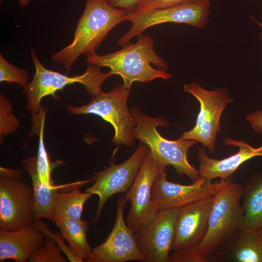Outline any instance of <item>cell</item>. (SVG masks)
Masks as SVG:
<instances>
[{"label": "cell", "mask_w": 262, "mask_h": 262, "mask_svg": "<svg viewBox=\"0 0 262 262\" xmlns=\"http://www.w3.org/2000/svg\"><path fill=\"white\" fill-rule=\"evenodd\" d=\"M153 38L143 34L134 43H130L117 50L104 55L87 56L88 64L110 68L111 75L120 76L123 85L131 89L134 82H151L156 79L166 80L172 77L168 63L158 55Z\"/></svg>", "instance_id": "obj_1"}, {"label": "cell", "mask_w": 262, "mask_h": 262, "mask_svg": "<svg viewBox=\"0 0 262 262\" xmlns=\"http://www.w3.org/2000/svg\"><path fill=\"white\" fill-rule=\"evenodd\" d=\"M126 15L123 10L113 7L107 0H86L72 42L54 54L52 60L62 64L68 75L80 56L96 53L109 32L125 21Z\"/></svg>", "instance_id": "obj_2"}, {"label": "cell", "mask_w": 262, "mask_h": 262, "mask_svg": "<svg viewBox=\"0 0 262 262\" xmlns=\"http://www.w3.org/2000/svg\"><path fill=\"white\" fill-rule=\"evenodd\" d=\"M243 186L230 177L221 180L214 196L205 236L196 249L193 262H205L213 252L235 235L243 226L244 211L240 199Z\"/></svg>", "instance_id": "obj_3"}, {"label": "cell", "mask_w": 262, "mask_h": 262, "mask_svg": "<svg viewBox=\"0 0 262 262\" xmlns=\"http://www.w3.org/2000/svg\"><path fill=\"white\" fill-rule=\"evenodd\" d=\"M31 56L35 68L33 80L23 87L22 92L27 101V109L32 115L33 125L37 126L45 115L41 108V99L47 96L57 98L55 93L66 86L75 83L82 84L91 97L102 91L101 86L111 74L103 72L101 67L88 64L82 74L69 76L46 68L36 56L35 50L30 48Z\"/></svg>", "instance_id": "obj_4"}, {"label": "cell", "mask_w": 262, "mask_h": 262, "mask_svg": "<svg viewBox=\"0 0 262 262\" xmlns=\"http://www.w3.org/2000/svg\"><path fill=\"white\" fill-rule=\"evenodd\" d=\"M131 111L137 122L132 132L134 139L146 145L163 164L172 165L179 175H186L193 182L200 178L198 170L190 164L187 157L189 148L198 143L196 141L181 137L174 140L164 138L157 127L168 124L165 118L147 115L136 107Z\"/></svg>", "instance_id": "obj_5"}, {"label": "cell", "mask_w": 262, "mask_h": 262, "mask_svg": "<svg viewBox=\"0 0 262 262\" xmlns=\"http://www.w3.org/2000/svg\"><path fill=\"white\" fill-rule=\"evenodd\" d=\"M130 90L123 84L116 85L107 93L101 91L91 97L90 101L85 105H67V111L70 115L94 114L101 117L114 129L113 143L131 147L134 140L132 132L137 122L127 106Z\"/></svg>", "instance_id": "obj_6"}, {"label": "cell", "mask_w": 262, "mask_h": 262, "mask_svg": "<svg viewBox=\"0 0 262 262\" xmlns=\"http://www.w3.org/2000/svg\"><path fill=\"white\" fill-rule=\"evenodd\" d=\"M183 90L197 100L200 110L195 126L191 130L183 132L180 137L196 140L207 147L211 153H213L217 134L220 131L222 113L233 99L230 96L229 90L224 87L209 90L199 83L192 82L184 84Z\"/></svg>", "instance_id": "obj_7"}, {"label": "cell", "mask_w": 262, "mask_h": 262, "mask_svg": "<svg viewBox=\"0 0 262 262\" xmlns=\"http://www.w3.org/2000/svg\"><path fill=\"white\" fill-rule=\"evenodd\" d=\"M214 196L180 208L177 215L169 262H193L194 252L206 233Z\"/></svg>", "instance_id": "obj_8"}, {"label": "cell", "mask_w": 262, "mask_h": 262, "mask_svg": "<svg viewBox=\"0 0 262 262\" xmlns=\"http://www.w3.org/2000/svg\"><path fill=\"white\" fill-rule=\"evenodd\" d=\"M166 167L149 150L126 193L131 206L125 221L134 233L150 224L159 212L153 200V186L158 176Z\"/></svg>", "instance_id": "obj_9"}, {"label": "cell", "mask_w": 262, "mask_h": 262, "mask_svg": "<svg viewBox=\"0 0 262 262\" xmlns=\"http://www.w3.org/2000/svg\"><path fill=\"white\" fill-rule=\"evenodd\" d=\"M210 1H203L173 7L155 10L147 12H135L126 14L125 20L130 22V29L117 42L125 46L135 36L143 34L148 28L164 23L187 24L203 29L209 21Z\"/></svg>", "instance_id": "obj_10"}, {"label": "cell", "mask_w": 262, "mask_h": 262, "mask_svg": "<svg viewBox=\"0 0 262 262\" xmlns=\"http://www.w3.org/2000/svg\"><path fill=\"white\" fill-rule=\"evenodd\" d=\"M149 151L148 147L140 142L132 154L124 162L115 163V151L109 162L110 166L95 173V183L86 192L99 197L97 212L92 221L96 225L107 201L118 193H127L132 185L140 168Z\"/></svg>", "instance_id": "obj_11"}, {"label": "cell", "mask_w": 262, "mask_h": 262, "mask_svg": "<svg viewBox=\"0 0 262 262\" xmlns=\"http://www.w3.org/2000/svg\"><path fill=\"white\" fill-rule=\"evenodd\" d=\"M21 179L0 175V230H15L34 221L33 188Z\"/></svg>", "instance_id": "obj_12"}, {"label": "cell", "mask_w": 262, "mask_h": 262, "mask_svg": "<svg viewBox=\"0 0 262 262\" xmlns=\"http://www.w3.org/2000/svg\"><path fill=\"white\" fill-rule=\"evenodd\" d=\"M127 201L126 195L117 200L114 227L105 242L92 248L89 262H145L137 246L134 233L124 219V208Z\"/></svg>", "instance_id": "obj_13"}, {"label": "cell", "mask_w": 262, "mask_h": 262, "mask_svg": "<svg viewBox=\"0 0 262 262\" xmlns=\"http://www.w3.org/2000/svg\"><path fill=\"white\" fill-rule=\"evenodd\" d=\"M221 185V180L214 182L200 178L190 185L168 181L166 168L158 176L153 186V197L158 210L180 208L188 204L213 196Z\"/></svg>", "instance_id": "obj_14"}, {"label": "cell", "mask_w": 262, "mask_h": 262, "mask_svg": "<svg viewBox=\"0 0 262 262\" xmlns=\"http://www.w3.org/2000/svg\"><path fill=\"white\" fill-rule=\"evenodd\" d=\"M180 208L159 211L147 226L134 233L138 248L147 262H169L174 225Z\"/></svg>", "instance_id": "obj_15"}, {"label": "cell", "mask_w": 262, "mask_h": 262, "mask_svg": "<svg viewBox=\"0 0 262 262\" xmlns=\"http://www.w3.org/2000/svg\"><path fill=\"white\" fill-rule=\"evenodd\" d=\"M223 142L226 146L238 147V151L227 158L218 160L209 157L205 147L200 148L197 152L200 178L211 180L216 178L227 179L247 160L257 156L262 157V145L254 147L243 141L229 138H224Z\"/></svg>", "instance_id": "obj_16"}, {"label": "cell", "mask_w": 262, "mask_h": 262, "mask_svg": "<svg viewBox=\"0 0 262 262\" xmlns=\"http://www.w3.org/2000/svg\"><path fill=\"white\" fill-rule=\"evenodd\" d=\"M45 237L33 224L15 230H0V261H27L42 246Z\"/></svg>", "instance_id": "obj_17"}, {"label": "cell", "mask_w": 262, "mask_h": 262, "mask_svg": "<svg viewBox=\"0 0 262 262\" xmlns=\"http://www.w3.org/2000/svg\"><path fill=\"white\" fill-rule=\"evenodd\" d=\"M21 163L31 177L34 195V220L41 218L51 220L57 187L39 178L36 167V157L24 159Z\"/></svg>", "instance_id": "obj_18"}, {"label": "cell", "mask_w": 262, "mask_h": 262, "mask_svg": "<svg viewBox=\"0 0 262 262\" xmlns=\"http://www.w3.org/2000/svg\"><path fill=\"white\" fill-rule=\"evenodd\" d=\"M243 228L262 230V174H253L243 187Z\"/></svg>", "instance_id": "obj_19"}, {"label": "cell", "mask_w": 262, "mask_h": 262, "mask_svg": "<svg viewBox=\"0 0 262 262\" xmlns=\"http://www.w3.org/2000/svg\"><path fill=\"white\" fill-rule=\"evenodd\" d=\"M60 229L72 253L83 262L90 259L92 248L86 238L88 223L85 220L57 217L51 220Z\"/></svg>", "instance_id": "obj_20"}, {"label": "cell", "mask_w": 262, "mask_h": 262, "mask_svg": "<svg viewBox=\"0 0 262 262\" xmlns=\"http://www.w3.org/2000/svg\"><path fill=\"white\" fill-rule=\"evenodd\" d=\"M93 180H88L76 182L68 190L57 192L54 200L52 217L80 219L86 201L93 195L92 194L82 192L79 188Z\"/></svg>", "instance_id": "obj_21"}, {"label": "cell", "mask_w": 262, "mask_h": 262, "mask_svg": "<svg viewBox=\"0 0 262 262\" xmlns=\"http://www.w3.org/2000/svg\"><path fill=\"white\" fill-rule=\"evenodd\" d=\"M231 261L262 262V231L242 228L236 234L229 251Z\"/></svg>", "instance_id": "obj_22"}, {"label": "cell", "mask_w": 262, "mask_h": 262, "mask_svg": "<svg viewBox=\"0 0 262 262\" xmlns=\"http://www.w3.org/2000/svg\"><path fill=\"white\" fill-rule=\"evenodd\" d=\"M44 121L42 124L38 133L39 139L38 153L36 157L37 171L40 180L48 183H54L50 177L51 173L53 169L59 165L61 162L57 161L52 163L49 159L44 143Z\"/></svg>", "instance_id": "obj_23"}, {"label": "cell", "mask_w": 262, "mask_h": 262, "mask_svg": "<svg viewBox=\"0 0 262 262\" xmlns=\"http://www.w3.org/2000/svg\"><path fill=\"white\" fill-rule=\"evenodd\" d=\"M20 126L19 120L13 114V108L10 100L2 94H0V141L4 136L15 132Z\"/></svg>", "instance_id": "obj_24"}, {"label": "cell", "mask_w": 262, "mask_h": 262, "mask_svg": "<svg viewBox=\"0 0 262 262\" xmlns=\"http://www.w3.org/2000/svg\"><path fill=\"white\" fill-rule=\"evenodd\" d=\"M52 238L46 237L42 246L29 258L31 262H66L61 254V249Z\"/></svg>", "instance_id": "obj_25"}, {"label": "cell", "mask_w": 262, "mask_h": 262, "mask_svg": "<svg viewBox=\"0 0 262 262\" xmlns=\"http://www.w3.org/2000/svg\"><path fill=\"white\" fill-rule=\"evenodd\" d=\"M28 71L9 63L0 53V82H15L23 87L27 85Z\"/></svg>", "instance_id": "obj_26"}, {"label": "cell", "mask_w": 262, "mask_h": 262, "mask_svg": "<svg viewBox=\"0 0 262 262\" xmlns=\"http://www.w3.org/2000/svg\"><path fill=\"white\" fill-rule=\"evenodd\" d=\"M204 0H140L136 12H147L186 4L196 3Z\"/></svg>", "instance_id": "obj_27"}, {"label": "cell", "mask_w": 262, "mask_h": 262, "mask_svg": "<svg viewBox=\"0 0 262 262\" xmlns=\"http://www.w3.org/2000/svg\"><path fill=\"white\" fill-rule=\"evenodd\" d=\"M33 224L37 227L40 231L44 233L46 237H49L53 238L58 244L61 250L65 253L70 262H83V261L76 257L67 246L64 242V239L61 233L59 232L52 233L48 229L45 223L43 222L41 218L35 219Z\"/></svg>", "instance_id": "obj_28"}, {"label": "cell", "mask_w": 262, "mask_h": 262, "mask_svg": "<svg viewBox=\"0 0 262 262\" xmlns=\"http://www.w3.org/2000/svg\"><path fill=\"white\" fill-rule=\"evenodd\" d=\"M113 7L123 10L126 14L136 12L140 0H107Z\"/></svg>", "instance_id": "obj_29"}, {"label": "cell", "mask_w": 262, "mask_h": 262, "mask_svg": "<svg viewBox=\"0 0 262 262\" xmlns=\"http://www.w3.org/2000/svg\"><path fill=\"white\" fill-rule=\"evenodd\" d=\"M246 119L249 122L255 132L262 134V110H258L248 114Z\"/></svg>", "instance_id": "obj_30"}, {"label": "cell", "mask_w": 262, "mask_h": 262, "mask_svg": "<svg viewBox=\"0 0 262 262\" xmlns=\"http://www.w3.org/2000/svg\"><path fill=\"white\" fill-rule=\"evenodd\" d=\"M31 0H17L19 5L23 7H26Z\"/></svg>", "instance_id": "obj_31"}, {"label": "cell", "mask_w": 262, "mask_h": 262, "mask_svg": "<svg viewBox=\"0 0 262 262\" xmlns=\"http://www.w3.org/2000/svg\"><path fill=\"white\" fill-rule=\"evenodd\" d=\"M255 21L256 22V23L258 25L259 27H261L262 29L260 34H259V38L260 41L262 42V23L260 22L259 21L256 20V19H254Z\"/></svg>", "instance_id": "obj_32"}, {"label": "cell", "mask_w": 262, "mask_h": 262, "mask_svg": "<svg viewBox=\"0 0 262 262\" xmlns=\"http://www.w3.org/2000/svg\"></svg>", "instance_id": "obj_33"}]
</instances>
